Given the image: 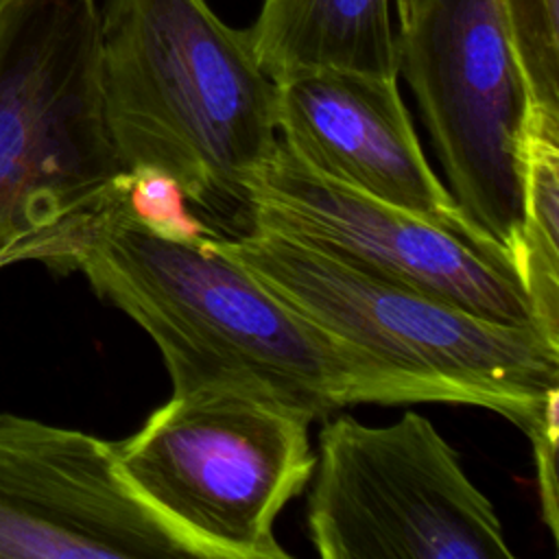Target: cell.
Masks as SVG:
<instances>
[{"instance_id":"15","label":"cell","mask_w":559,"mask_h":559,"mask_svg":"<svg viewBox=\"0 0 559 559\" xmlns=\"http://www.w3.org/2000/svg\"><path fill=\"white\" fill-rule=\"evenodd\" d=\"M557 406L559 386H552L535 415L524 424V432L531 439L533 461L537 472L542 518L552 537H559V496H557Z\"/></svg>"},{"instance_id":"9","label":"cell","mask_w":559,"mask_h":559,"mask_svg":"<svg viewBox=\"0 0 559 559\" xmlns=\"http://www.w3.org/2000/svg\"><path fill=\"white\" fill-rule=\"evenodd\" d=\"M94 557L194 555L127 485L114 441L0 411V559Z\"/></svg>"},{"instance_id":"11","label":"cell","mask_w":559,"mask_h":559,"mask_svg":"<svg viewBox=\"0 0 559 559\" xmlns=\"http://www.w3.org/2000/svg\"><path fill=\"white\" fill-rule=\"evenodd\" d=\"M247 35L273 83L317 70L400 76L391 0H262Z\"/></svg>"},{"instance_id":"1","label":"cell","mask_w":559,"mask_h":559,"mask_svg":"<svg viewBox=\"0 0 559 559\" xmlns=\"http://www.w3.org/2000/svg\"><path fill=\"white\" fill-rule=\"evenodd\" d=\"M70 271L153 338L173 393H255L312 421L352 404H463L456 391L336 338L210 238L181 242L148 231L120 199L83 229Z\"/></svg>"},{"instance_id":"13","label":"cell","mask_w":559,"mask_h":559,"mask_svg":"<svg viewBox=\"0 0 559 559\" xmlns=\"http://www.w3.org/2000/svg\"><path fill=\"white\" fill-rule=\"evenodd\" d=\"M528 92V118L559 127V0H502Z\"/></svg>"},{"instance_id":"4","label":"cell","mask_w":559,"mask_h":559,"mask_svg":"<svg viewBox=\"0 0 559 559\" xmlns=\"http://www.w3.org/2000/svg\"><path fill=\"white\" fill-rule=\"evenodd\" d=\"M210 242L336 338L520 428L559 386V347L535 325L483 319L275 231L212 236Z\"/></svg>"},{"instance_id":"10","label":"cell","mask_w":559,"mask_h":559,"mask_svg":"<svg viewBox=\"0 0 559 559\" xmlns=\"http://www.w3.org/2000/svg\"><path fill=\"white\" fill-rule=\"evenodd\" d=\"M275 116L280 140L319 175L417 214L513 271L430 168L395 76L293 74L275 83Z\"/></svg>"},{"instance_id":"8","label":"cell","mask_w":559,"mask_h":559,"mask_svg":"<svg viewBox=\"0 0 559 559\" xmlns=\"http://www.w3.org/2000/svg\"><path fill=\"white\" fill-rule=\"evenodd\" d=\"M247 192L253 229L295 238L483 319L535 325L513 271L417 214L319 175L282 140Z\"/></svg>"},{"instance_id":"3","label":"cell","mask_w":559,"mask_h":559,"mask_svg":"<svg viewBox=\"0 0 559 559\" xmlns=\"http://www.w3.org/2000/svg\"><path fill=\"white\" fill-rule=\"evenodd\" d=\"M100 90L96 0H15L0 13V269L57 273L120 199Z\"/></svg>"},{"instance_id":"6","label":"cell","mask_w":559,"mask_h":559,"mask_svg":"<svg viewBox=\"0 0 559 559\" xmlns=\"http://www.w3.org/2000/svg\"><path fill=\"white\" fill-rule=\"evenodd\" d=\"M310 480L306 528L323 559H515L489 498L415 411L328 421Z\"/></svg>"},{"instance_id":"16","label":"cell","mask_w":559,"mask_h":559,"mask_svg":"<svg viewBox=\"0 0 559 559\" xmlns=\"http://www.w3.org/2000/svg\"><path fill=\"white\" fill-rule=\"evenodd\" d=\"M395 9H397V24L404 22L408 17V11H411V0H393Z\"/></svg>"},{"instance_id":"17","label":"cell","mask_w":559,"mask_h":559,"mask_svg":"<svg viewBox=\"0 0 559 559\" xmlns=\"http://www.w3.org/2000/svg\"><path fill=\"white\" fill-rule=\"evenodd\" d=\"M15 0H0V13L7 9V7H11Z\"/></svg>"},{"instance_id":"2","label":"cell","mask_w":559,"mask_h":559,"mask_svg":"<svg viewBox=\"0 0 559 559\" xmlns=\"http://www.w3.org/2000/svg\"><path fill=\"white\" fill-rule=\"evenodd\" d=\"M100 90L124 170L173 175L221 238L253 229L247 183L280 142L275 83L207 0H103Z\"/></svg>"},{"instance_id":"14","label":"cell","mask_w":559,"mask_h":559,"mask_svg":"<svg viewBox=\"0 0 559 559\" xmlns=\"http://www.w3.org/2000/svg\"><path fill=\"white\" fill-rule=\"evenodd\" d=\"M120 203L148 231L181 240L203 242L216 236L190 207L181 183L166 170L138 166L124 173Z\"/></svg>"},{"instance_id":"12","label":"cell","mask_w":559,"mask_h":559,"mask_svg":"<svg viewBox=\"0 0 559 559\" xmlns=\"http://www.w3.org/2000/svg\"><path fill=\"white\" fill-rule=\"evenodd\" d=\"M520 282L533 321L559 347V127L528 118L522 148Z\"/></svg>"},{"instance_id":"5","label":"cell","mask_w":559,"mask_h":559,"mask_svg":"<svg viewBox=\"0 0 559 559\" xmlns=\"http://www.w3.org/2000/svg\"><path fill=\"white\" fill-rule=\"evenodd\" d=\"M312 419L234 389L173 393L116 463L133 493L199 559H288L273 533L308 485Z\"/></svg>"},{"instance_id":"7","label":"cell","mask_w":559,"mask_h":559,"mask_svg":"<svg viewBox=\"0 0 559 559\" xmlns=\"http://www.w3.org/2000/svg\"><path fill=\"white\" fill-rule=\"evenodd\" d=\"M397 74L465 218L520 277V148L528 92L502 0H411L397 24Z\"/></svg>"}]
</instances>
